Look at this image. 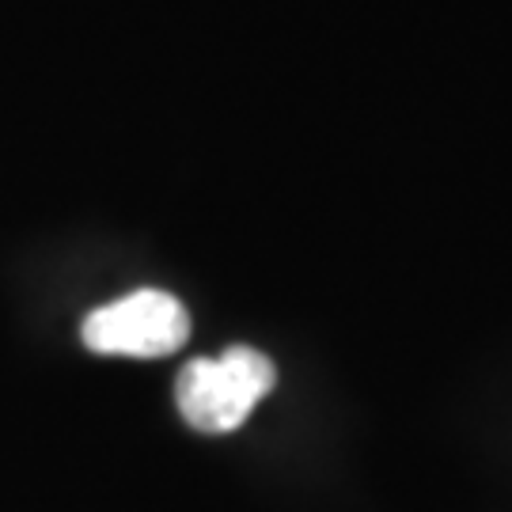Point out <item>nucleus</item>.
Here are the masks:
<instances>
[{
  "instance_id": "f03ea898",
  "label": "nucleus",
  "mask_w": 512,
  "mask_h": 512,
  "mask_svg": "<svg viewBox=\"0 0 512 512\" xmlns=\"http://www.w3.org/2000/svg\"><path fill=\"white\" fill-rule=\"evenodd\" d=\"M190 338V315L171 293L137 289L84 319V346L114 357H167Z\"/></svg>"
},
{
  "instance_id": "f257e3e1",
  "label": "nucleus",
  "mask_w": 512,
  "mask_h": 512,
  "mask_svg": "<svg viewBox=\"0 0 512 512\" xmlns=\"http://www.w3.org/2000/svg\"><path fill=\"white\" fill-rule=\"evenodd\" d=\"M277 384V368L255 346H232L220 357H198L175 380V403L198 433H232L251 418L262 395Z\"/></svg>"
}]
</instances>
